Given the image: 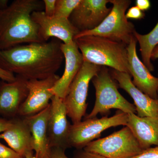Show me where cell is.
I'll list each match as a JSON object with an SVG mask.
<instances>
[{"label":"cell","mask_w":158,"mask_h":158,"mask_svg":"<svg viewBox=\"0 0 158 158\" xmlns=\"http://www.w3.org/2000/svg\"><path fill=\"white\" fill-rule=\"evenodd\" d=\"M64 101L54 95L51 99L48 122V134L51 148H69L68 139L71 125L67 119Z\"/></svg>","instance_id":"10"},{"label":"cell","mask_w":158,"mask_h":158,"mask_svg":"<svg viewBox=\"0 0 158 158\" xmlns=\"http://www.w3.org/2000/svg\"><path fill=\"white\" fill-rule=\"evenodd\" d=\"M60 78L55 74L43 80L27 81L28 94L21 106L18 115L23 118L33 116L48 106L54 96L50 90Z\"/></svg>","instance_id":"9"},{"label":"cell","mask_w":158,"mask_h":158,"mask_svg":"<svg viewBox=\"0 0 158 158\" xmlns=\"http://www.w3.org/2000/svg\"><path fill=\"white\" fill-rule=\"evenodd\" d=\"M24 158H35L34 154V152L29 153Z\"/></svg>","instance_id":"33"},{"label":"cell","mask_w":158,"mask_h":158,"mask_svg":"<svg viewBox=\"0 0 158 158\" xmlns=\"http://www.w3.org/2000/svg\"></svg>","instance_id":"35"},{"label":"cell","mask_w":158,"mask_h":158,"mask_svg":"<svg viewBox=\"0 0 158 158\" xmlns=\"http://www.w3.org/2000/svg\"><path fill=\"white\" fill-rule=\"evenodd\" d=\"M8 1L6 0H0V9L6 8L8 6Z\"/></svg>","instance_id":"32"},{"label":"cell","mask_w":158,"mask_h":158,"mask_svg":"<svg viewBox=\"0 0 158 158\" xmlns=\"http://www.w3.org/2000/svg\"><path fill=\"white\" fill-rule=\"evenodd\" d=\"M76 158H106L96 153L88 152L83 150L78 154Z\"/></svg>","instance_id":"28"},{"label":"cell","mask_w":158,"mask_h":158,"mask_svg":"<svg viewBox=\"0 0 158 158\" xmlns=\"http://www.w3.org/2000/svg\"><path fill=\"white\" fill-rule=\"evenodd\" d=\"M128 114L118 111L111 117L85 118L70 127L68 143L69 147L84 149L90 142L98 138L105 130L127 124Z\"/></svg>","instance_id":"8"},{"label":"cell","mask_w":158,"mask_h":158,"mask_svg":"<svg viewBox=\"0 0 158 158\" xmlns=\"http://www.w3.org/2000/svg\"><path fill=\"white\" fill-rule=\"evenodd\" d=\"M28 80L19 76L13 82H0V114L13 117L18 115L28 94Z\"/></svg>","instance_id":"15"},{"label":"cell","mask_w":158,"mask_h":158,"mask_svg":"<svg viewBox=\"0 0 158 158\" xmlns=\"http://www.w3.org/2000/svg\"><path fill=\"white\" fill-rule=\"evenodd\" d=\"M81 0H57L54 16L69 19Z\"/></svg>","instance_id":"21"},{"label":"cell","mask_w":158,"mask_h":158,"mask_svg":"<svg viewBox=\"0 0 158 158\" xmlns=\"http://www.w3.org/2000/svg\"><path fill=\"white\" fill-rule=\"evenodd\" d=\"M145 14L144 11H141L137 6H133L130 8L126 13V17L127 19H141L144 18Z\"/></svg>","instance_id":"24"},{"label":"cell","mask_w":158,"mask_h":158,"mask_svg":"<svg viewBox=\"0 0 158 158\" xmlns=\"http://www.w3.org/2000/svg\"><path fill=\"white\" fill-rule=\"evenodd\" d=\"M61 49L65 61V69L50 91L55 96L64 99L69 88L81 68L84 60L81 52L74 41L70 43H62Z\"/></svg>","instance_id":"14"},{"label":"cell","mask_w":158,"mask_h":158,"mask_svg":"<svg viewBox=\"0 0 158 158\" xmlns=\"http://www.w3.org/2000/svg\"><path fill=\"white\" fill-rule=\"evenodd\" d=\"M62 43L52 38L0 50V67L28 81L47 78L56 74L64 60Z\"/></svg>","instance_id":"1"},{"label":"cell","mask_w":158,"mask_h":158,"mask_svg":"<svg viewBox=\"0 0 158 158\" xmlns=\"http://www.w3.org/2000/svg\"><path fill=\"white\" fill-rule=\"evenodd\" d=\"M136 5L143 11L148 10L151 7V2L149 0H136Z\"/></svg>","instance_id":"29"},{"label":"cell","mask_w":158,"mask_h":158,"mask_svg":"<svg viewBox=\"0 0 158 158\" xmlns=\"http://www.w3.org/2000/svg\"><path fill=\"white\" fill-rule=\"evenodd\" d=\"M134 36L140 46L142 62L150 71H153L154 67L152 63L151 56L154 49L158 45V22L148 34L142 35L136 31Z\"/></svg>","instance_id":"20"},{"label":"cell","mask_w":158,"mask_h":158,"mask_svg":"<svg viewBox=\"0 0 158 158\" xmlns=\"http://www.w3.org/2000/svg\"><path fill=\"white\" fill-rule=\"evenodd\" d=\"M127 126L142 149L158 146V116L140 117L135 113H129Z\"/></svg>","instance_id":"18"},{"label":"cell","mask_w":158,"mask_h":158,"mask_svg":"<svg viewBox=\"0 0 158 158\" xmlns=\"http://www.w3.org/2000/svg\"><path fill=\"white\" fill-rule=\"evenodd\" d=\"M111 72L113 78L118 83V87L131 97L138 116H158V99L152 98L136 88L133 84L131 76L129 74L114 69Z\"/></svg>","instance_id":"16"},{"label":"cell","mask_w":158,"mask_h":158,"mask_svg":"<svg viewBox=\"0 0 158 158\" xmlns=\"http://www.w3.org/2000/svg\"><path fill=\"white\" fill-rule=\"evenodd\" d=\"M110 0H81L69 17L70 22L80 32L93 30L104 20L112 8Z\"/></svg>","instance_id":"11"},{"label":"cell","mask_w":158,"mask_h":158,"mask_svg":"<svg viewBox=\"0 0 158 158\" xmlns=\"http://www.w3.org/2000/svg\"><path fill=\"white\" fill-rule=\"evenodd\" d=\"M44 4V12L48 16H53L55 15L56 6L57 0H43Z\"/></svg>","instance_id":"25"},{"label":"cell","mask_w":158,"mask_h":158,"mask_svg":"<svg viewBox=\"0 0 158 158\" xmlns=\"http://www.w3.org/2000/svg\"><path fill=\"white\" fill-rule=\"evenodd\" d=\"M49 158H69L65 155V150L60 148H51Z\"/></svg>","instance_id":"27"},{"label":"cell","mask_w":158,"mask_h":158,"mask_svg":"<svg viewBox=\"0 0 158 158\" xmlns=\"http://www.w3.org/2000/svg\"><path fill=\"white\" fill-rule=\"evenodd\" d=\"M84 150L106 158H131L143 150L127 126L110 135L90 142Z\"/></svg>","instance_id":"7"},{"label":"cell","mask_w":158,"mask_h":158,"mask_svg":"<svg viewBox=\"0 0 158 158\" xmlns=\"http://www.w3.org/2000/svg\"><path fill=\"white\" fill-rule=\"evenodd\" d=\"M11 120L0 118V134L5 131L11 124Z\"/></svg>","instance_id":"30"},{"label":"cell","mask_w":158,"mask_h":158,"mask_svg":"<svg viewBox=\"0 0 158 158\" xmlns=\"http://www.w3.org/2000/svg\"><path fill=\"white\" fill-rule=\"evenodd\" d=\"M10 126L0 134V139L24 158L33 151L31 130L24 118L11 120Z\"/></svg>","instance_id":"19"},{"label":"cell","mask_w":158,"mask_h":158,"mask_svg":"<svg viewBox=\"0 0 158 158\" xmlns=\"http://www.w3.org/2000/svg\"><path fill=\"white\" fill-rule=\"evenodd\" d=\"M157 93H158V90Z\"/></svg>","instance_id":"34"},{"label":"cell","mask_w":158,"mask_h":158,"mask_svg":"<svg viewBox=\"0 0 158 158\" xmlns=\"http://www.w3.org/2000/svg\"><path fill=\"white\" fill-rule=\"evenodd\" d=\"M158 59V45L153 50L151 56V59L154 60Z\"/></svg>","instance_id":"31"},{"label":"cell","mask_w":158,"mask_h":158,"mask_svg":"<svg viewBox=\"0 0 158 158\" xmlns=\"http://www.w3.org/2000/svg\"><path fill=\"white\" fill-rule=\"evenodd\" d=\"M49 112L50 105L41 112L24 118L31 130L35 158H49L51 148L48 134Z\"/></svg>","instance_id":"17"},{"label":"cell","mask_w":158,"mask_h":158,"mask_svg":"<svg viewBox=\"0 0 158 158\" xmlns=\"http://www.w3.org/2000/svg\"><path fill=\"white\" fill-rule=\"evenodd\" d=\"M84 62L129 74L127 45L108 38L85 36L74 40Z\"/></svg>","instance_id":"3"},{"label":"cell","mask_w":158,"mask_h":158,"mask_svg":"<svg viewBox=\"0 0 158 158\" xmlns=\"http://www.w3.org/2000/svg\"><path fill=\"white\" fill-rule=\"evenodd\" d=\"M43 1L15 0L0 9V50L32 43L44 42L39 26L33 20L34 11H44Z\"/></svg>","instance_id":"2"},{"label":"cell","mask_w":158,"mask_h":158,"mask_svg":"<svg viewBox=\"0 0 158 158\" xmlns=\"http://www.w3.org/2000/svg\"><path fill=\"white\" fill-rule=\"evenodd\" d=\"M137 41L133 37L127 46V59L133 84L152 98L158 99V77L154 76L138 58L136 51Z\"/></svg>","instance_id":"13"},{"label":"cell","mask_w":158,"mask_h":158,"mask_svg":"<svg viewBox=\"0 0 158 158\" xmlns=\"http://www.w3.org/2000/svg\"><path fill=\"white\" fill-rule=\"evenodd\" d=\"M113 4L111 11L102 22L95 29L80 32L74 40L85 36L105 37L128 45L135 32V25L128 21L126 12L131 1L130 0H110Z\"/></svg>","instance_id":"5"},{"label":"cell","mask_w":158,"mask_h":158,"mask_svg":"<svg viewBox=\"0 0 158 158\" xmlns=\"http://www.w3.org/2000/svg\"><path fill=\"white\" fill-rule=\"evenodd\" d=\"M32 18L39 26L40 34L44 42L48 41L51 38H55L67 44L73 42L80 33L69 19L48 16L44 11H34Z\"/></svg>","instance_id":"12"},{"label":"cell","mask_w":158,"mask_h":158,"mask_svg":"<svg viewBox=\"0 0 158 158\" xmlns=\"http://www.w3.org/2000/svg\"><path fill=\"white\" fill-rule=\"evenodd\" d=\"M0 158H24L16 152L0 142Z\"/></svg>","instance_id":"22"},{"label":"cell","mask_w":158,"mask_h":158,"mask_svg":"<svg viewBox=\"0 0 158 158\" xmlns=\"http://www.w3.org/2000/svg\"><path fill=\"white\" fill-rule=\"evenodd\" d=\"M131 158H158V146L143 150L140 153Z\"/></svg>","instance_id":"23"},{"label":"cell","mask_w":158,"mask_h":158,"mask_svg":"<svg viewBox=\"0 0 158 158\" xmlns=\"http://www.w3.org/2000/svg\"><path fill=\"white\" fill-rule=\"evenodd\" d=\"M15 79L16 76L14 74L0 67V80L5 82H11L14 81Z\"/></svg>","instance_id":"26"},{"label":"cell","mask_w":158,"mask_h":158,"mask_svg":"<svg viewBox=\"0 0 158 158\" xmlns=\"http://www.w3.org/2000/svg\"><path fill=\"white\" fill-rule=\"evenodd\" d=\"M102 66L84 62L81 68L69 88L63 99L67 116L73 123L81 121L86 114L89 84Z\"/></svg>","instance_id":"6"},{"label":"cell","mask_w":158,"mask_h":158,"mask_svg":"<svg viewBox=\"0 0 158 158\" xmlns=\"http://www.w3.org/2000/svg\"><path fill=\"white\" fill-rule=\"evenodd\" d=\"M91 81L95 89L96 98L92 111L85 118H95L99 114H107L111 109H117L127 114L135 113V105L119 93L118 84L107 69L102 66Z\"/></svg>","instance_id":"4"}]
</instances>
